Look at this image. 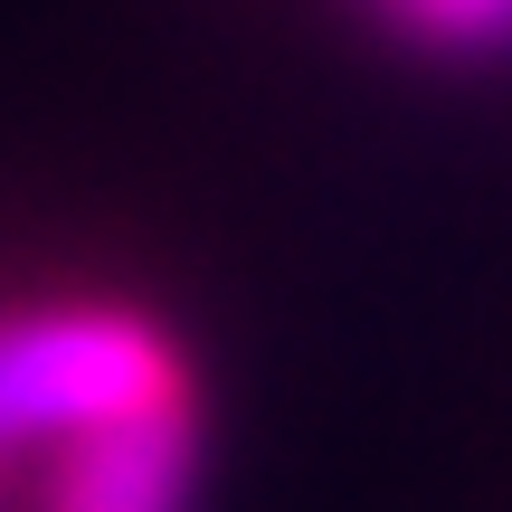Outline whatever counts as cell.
I'll return each mask as SVG.
<instances>
[{
	"instance_id": "1",
	"label": "cell",
	"mask_w": 512,
	"mask_h": 512,
	"mask_svg": "<svg viewBox=\"0 0 512 512\" xmlns=\"http://www.w3.org/2000/svg\"><path fill=\"white\" fill-rule=\"evenodd\" d=\"M181 389L162 332L133 313H29L0 323V446L76 437V427Z\"/></svg>"
},
{
	"instance_id": "2",
	"label": "cell",
	"mask_w": 512,
	"mask_h": 512,
	"mask_svg": "<svg viewBox=\"0 0 512 512\" xmlns=\"http://www.w3.org/2000/svg\"><path fill=\"white\" fill-rule=\"evenodd\" d=\"M190 494H200V418H190V389H162L143 408L76 427L48 512H190Z\"/></svg>"
},
{
	"instance_id": "3",
	"label": "cell",
	"mask_w": 512,
	"mask_h": 512,
	"mask_svg": "<svg viewBox=\"0 0 512 512\" xmlns=\"http://www.w3.org/2000/svg\"><path fill=\"white\" fill-rule=\"evenodd\" d=\"M389 19L437 48H512V0H389Z\"/></svg>"
}]
</instances>
